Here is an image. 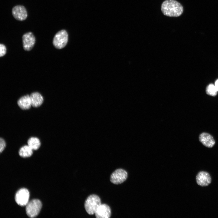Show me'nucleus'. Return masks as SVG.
Masks as SVG:
<instances>
[{
	"label": "nucleus",
	"instance_id": "nucleus-2",
	"mask_svg": "<svg viewBox=\"0 0 218 218\" xmlns=\"http://www.w3.org/2000/svg\"><path fill=\"white\" fill-rule=\"evenodd\" d=\"M101 204L99 197L96 194L89 196L85 201L84 206L88 214L92 215L95 214L97 208Z\"/></svg>",
	"mask_w": 218,
	"mask_h": 218
},
{
	"label": "nucleus",
	"instance_id": "nucleus-4",
	"mask_svg": "<svg viewBox=\"0 0 218 218\" xmlns=\"http://www.w3.org/2000/svg\"><path fill=\"white\" fill-rule=\"evenodd\" d=\"M42 207L41 201L38 199H34L26 205V211L27 215L30 218L36 217L39 213Z\"/></svg>",
	"mask_w": 218,
	"mask_h": 218
},
{
	"label": "nucleus",
	"instance_id": "nucleus-7",
	"mask_svg": "<svg viewBox=\"0 0 218 218\" xmlns=\"http://www.w3.org/2000/svg\"><path fill=\"white\" fill-rule=\"evenodd\" d=\"M24 49L27 51L31 50L35 42V38L33 33L29 32L24 34L22 36Z\"/></svg>",
	"mask_w": 218,
	"mask_h": 218
},
{
	"label": "nucleus",
	"instance_id": "nucleus-15",
	"mask_svg": "<svg viewBox=\"0 0 218 218\" xmlns=\"http://www.w3.org/2000/svg\"><path fill=\"white\" fill-rule=\"evenodd\" d=\"M28 145L33 150L38 149L41 145V142L37 137H32L30 138L28 140Z\"/></svg>",
	"mask_w": 218,
	"mask_h": 218
},
{
	"label": "nucleus",
	"instance_id": "nucleus-12",
	"mask_svg": "<svg viewBox=\"0 0 218 218\" xmlns=\"http://www.w3.org/2000/svg\"><path fill=\"white\" fill-rule=\"evenodd\" d=\"M31 106L38 107L42 104L44 99L43 96L39 92H34L30 95Z\"/></svg>",
	"mask_w": 218,
	"mask_h": 218
},
{
	"label": "nucleus",
	"instance_id": "nucleus-16",
	"mask_svg": "<svg viewBox=\"0 0 218 218\" xmlns=\"http://www.w3.org/2000/svg\"><path fill=\"white\" fill-rule=\"evenodd\" d=\"M218 91L214 84H209L206 87V94L212 96H216Z\"/></svg>",
	"mask_w": 218,
	"mask_h": 218
},
{
	"label": "nucleus",
	"instance_id": "nucleus-17",
	"mask_svg": "<svg viewBox=\"0 0 218 218\" xmlns=\"http://www.w3.org/2000/svg\"><path fill=\"white\" fill-rule=\"evenodd\" d=\"M6 51L5 46L3 44H1L0 45V56L1 57L4 56L6 54Z\"/></svg>",
	"mask_w": 218,
	"mask_h": 218
},
{
	"label": "nucleus",
	"instance_id": "nucleus-10",
	"mask_svg": "<svg viewBox=\"0 0 218 218\" xmlns=\"http://www.w3.org/2000/svg\"><path fill=\"white\" fill-rule=\"evenodd\" d=\"M95 214L97 218H109L111 215V208L106 204H101L97 208Z\"/></svg>",
	"mask_w": 218,
	"mask_h": 218
},
{
	"label": "nucleus",
	"instance_id": "nucleus-5",
	"mask_svg": "<svg viewBox=\"0 0 218 218\" xmlns=\"http://www.w3.org/2000/svg\"><path fill=\"white\" fill-rule=\"evenodd\" d=\"M127 176V173L126 170L123 169H118L115 170L111 174L110 180L114 184H120L126 180Z\"/></svg>",
	"mask_w": 218,
	"mask_h": 218
},
{
	"label": "nucleus",
	"instance_id": "nucleus-9",
	"mask_svg": "<svg viewBox=\"0 0 218 218\" xmlns=\"http://www.w3.org/2000/svg\"><path fill=\"white\" fill-rule=\"evenodd\" d=\"M196 180L197 184L199 186L206 187L210 183L211 178L208 173L204 171H201L197 174Z\"/></svg>",
	"mask_w": 218,
	"mask_h": 218
},
{
	"label": "nucleus",
	"instance_id": "nucleus-6",
	"mask_svg": "<svg viewBox=\"0 0 218 218\" xmlns=\"http://www.w3.org/2000/svg\"><path fill=\"white\" fill-rule=\"evenodd\" d=\"M29 193L28 190L25 188H22L16 193L15 200L18 205L23 206H26L29 202Z\"/></svg>",
	"mask_w": 218,
	"mask_h": 218
},
{
	"label": "nucleus",
	"instance_id": "nucleus-1",
	"mask_svg": "<svg viewBox=\"0 0 218 218\" xmlns=\"http://www.w3.org/2000/svg\"><path fill=\"white\" fill-rule=\"evenodd\" d=\"M161 10L165 15L177 17L183 12V7L181 4L175 0H166L162 3Z\"/></svg>",
	"mask_w": 218,
	"mask_h": 218
},
{
	"label": "nucleus",
	"instance_id": "nucleus-14",
	"mask_svg": "<svg viewBox=\"0 0 218 218\" xmlns=\"http://www.w3.org/2000/svg\"><path fill=\"white\" fill-rule=\"evenodd\" d=\"M33 150L28 145H25L21 147L19 149V154L23 157H30L33 154Z\"/></svg>",
	"mask_w": 218,
	"mask_h": 218
},
{
	"label": "nucleus",
	"instance_id": "nucleus-19",
	"mask_svg": "<svg viewBox=\"0 0 218 218\" xmlns=\"http://www.w3.org/2000/svg\"><path fill=\"white\" fill-rule=\"evenodd\" d=\"M214 85L217 91H218V79L216 81Z\"/></svg>",
	"mask_w": 218,
	"mask_h": 218
},
{
	"label": "nucleus",
	"instance_id": "nucleus-13",
	"mask_svg": "<svg viewBox=\"0 0 218 218\" xmlns=\"http://www.w3.org/2000/svg\"><path fill=\"white\" fill-rule=\"evenodd\" d=\"M17 104L22 109H29L31 106L30 96L26 95L21 97L18 100Z\"/></svg>",
	"mask_w": 218,
	"mask_h": 218
},
{
	"label": "nucleus",
	"instance_id": "nucleus-8",
	"mask_svg": "<svg viewBox=\"0 0 218 218\" xmlns=\"http://www.w3.org/2000/svg\"><path fill=\"white\" fill-rule=\"evenodd\" d=\"M12 14L14 18L18 21H23L27 18L28 14L25 7L21 5H17L12 9Z\"/></svg>",
	"mask_w": 218,
	"mask_h": 218
},
{
	"label": "nucleus",
	"instance_id": "nucleus-18",
	"mask_svg": "<svg viewBox=\"0 0 218 218\" xmlns=\"http://www.w3.org/2000/svg\"><path fill=\"white\" fill-rule=\"evenodd\" d=\"M6 146L5 140L2 138L0 139V152L1 153L4 150Z\"/></svg>",
	"mask_w": 218,
	"mask_h": 218
},
{
	"label": "nucleus",
	"instance_id": "nucleus-11",
	"mask_svg": "<svg viewBox=\"0 0 218 218\" xmlns=\"http://www.w3.org/2000/svg\"><path fill=\"white\" fill-rule=\"evenodd\" d=\"M200 142L204 146L208 148H211L215 143L213 136L209 133L203 132L200 134L199 137Z\"/></svg>",
	"mask_w": 218,
	"mask_h": 218
},
{
	"label": "nucleus",
	"instance_id": "nucleus-3",
	"mask_svg": "<svg viewBox=\"0 0 218 218\" xmlns=\"http://www.w3.org/2000/svg\"><path fill=\"white\" fill-rule=\"evenodd\" d=\"M68 40V33L66 30L62 29L55 34L53 39V44L55 48L61 49L66 45Z\"/></svg>",
	"mask_w": 218,
	"mask_h": 218
}]
</instances>
